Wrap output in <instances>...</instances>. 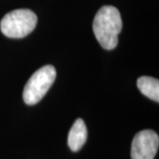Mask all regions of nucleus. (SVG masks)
Segmentation results:
<instances>
[{
	"label": "nucleus",
	"mask_w": 159,
	"mask_h": 159,
	"mask_svg": "<svg viewBox=\"0 0 159 159\" xmlns=\"http://www.w3.org/2000/svg\"><path fill=\"white\" fill-rule=\"evenodd\" d=\"M137 87L145 97L159 102V80L149 76H142L137 80Z\"/></svg>",
	"instance_id": "423d86ee"
},
{
	"label": "nucleus",
	"mask_w": 159,
	"mask_h": 159,
	"mask_svg": "<svg viewBox=\"0 0 159 159\" xmlns=\"http://www.w3.org/2000/svg\"><path fill=\"white\" fill-rule=\"evenodd\" d=\"M37 23V16L29 9H17L8 12L0 22L2 33L9 38H23L29 34Z\"/></svg>",
	"instance_id": "f03ea898"
},
{
	"label": "nucleus",
	"mask_w": 159,
	"mask_h": 159,
	"mask_svg": "<svg viewBox=\"0 0 159 159\" xmlns=\"http://www.w3.org/2000/svg\"><path fill=\"white\" fill-rule=\"evenodd\" d=\"M122 29L119 11L112 6L99 9L93 21V30L97 42L105 50H113L119 43V34Z\"/></svg>",
	"instance_id": "f257e3e1"
},
{
	"label": "nucleus",
	"mask_w": 159,
	"mask_h": 159,
	"mask_svg": "<svg viewBox=\"0 0 159 159\" xmlns=\"http://www.w3.org/2000/svg\"><path fill=\"white\" fill-rule=\"evenodd\" d=\"M159 146L158 134L152 130H142L134 137L131 146L132 159H154Z\"/></svg>",
	"instance_id": "20e7f679"
},
{
	"label": "nucleus",
	"mask_w": 159,
	"mask_h": 159,
	"mask_svg": "<svg viewBox=\"0 0 159 159\" xmlns=\"http://www.w3.org/2000/svg\"><path fill=\"white\" fill-rule=\"evenodd\" d=\"M87 136L88 131L85 122L83 119H77L69 131L67 142L70 149L74 152L79 151L85 144Z\"/></svg>",
	"instance_id": "39448f33"
},
{
	"label": "nucleus",
	"mask_w": 159,
	"mask_h": 159,
	"mask_svg": "<svg viewBox=\"0 0 159 159\" xmlns=\"http://www.w3.org/2000/svg\"><path fill=\"white\" fill-rule=\"evenodd\" d=\"M56 75V69L51 65L44 66L34 72L24 88V102L29 105H34L39 102L55 81Z\"/></svg>",
	"instance_id": "7ed1b4c3"
}]
</instances>
